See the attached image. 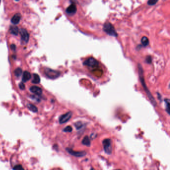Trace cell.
<instances>
[{"label":"cell","instance_id":"1","mask_svg":"<svg viewBox=\"0 0 170 170\" xmlns=\"http://www.w3.org/2000/svg\"><path fill=\"white\" fill-rule=\"evenodd\" d=\"M138 69H139V77H140V80L141 83L142 84V86L143 87L144 90H145V91L146 93L147 96H148L149 100H150L151 102L153 104V106H156V105L157 104V103L156 102L155 99L153 98V96L152 95L151 92H150V91L149 90V89L147 88L146 85V83H145V81H144V78L143 68H142V67L141 66V65L140 64H139Z\"/></svg>","mask_w":170,"mask_h":170},{"label":"cell","instance_id":"2","mask_svg":"<svg viewBox=\"0 0 170 170\" xmlns=\"http://www.w3.org/2000/svg\"><path fill=\"white\" fill-rule=\"evenodd\" d=\"M44 74L48 78L50 79H55L59 77L60 75V73L58 71L52 70L50 68H46L44 70Z\"/></svg>","mask_w":170,"mask_h":170},{"label":"cell","instance_id":"3","mask_svg":"<svg viewBox=\"0 0 170 170\" xmlns=\"http://www.w3.org/2000/svg\"><path fill=\"white\" fill-rule=\"evenodd\" d=\"M103 30L106 33L112 36H117V33L116 32L114 27L110 23H105Z\"/></svg>","mask_w":170,"mask_h":170},{"label":"cell","instance_id":"4","mask_svg":"<svg viewBox=\"0 0 170 170\" xmlns=\"http://www.w3.org/2000/svg\"><path fill=\"white\" fill-rule=\"evenodd\" d=\"M103 148L105 153L108 155H111L112 151V142L110 139H105L102 141Z\"/></svg>","mask_w":170,"mask_h":170},{"label":"cell","instance_id":"5","mask_svg":"<svg viewBox=\"0 0 170 170\" xmlns=\"http://www.w3.org/2000/svg\"><path fill=\"white\" fill-rule=\"evenodd\" d=\"M84 65L90 67H95L99 65V62L98 61L93 57H90L86 59L83 63Z\"/></svg>","mask_w":170,"mask_h":170},{"label":"cell","instance_id":"6","mask_svg":"<svg viewBox=\"0 0 170 170\" xmlns=\"http://www.w3.org/2000/svg\"><path fill=\"white\" fill-rule=\"evenodd\" d=\"M66 150L69 154H70L71 155L73 156L76 157H82L86 155V152L84 151H75L70 148H67L66 149Z\"/></svg>","mask_w":170,"mask_h":170},{"label":"cell","instance_id":"7","mask_svg":"<svg viewBox=\"0 0 170 170\" xmlns=\"http://www.w3.org/2000/svg\"><path fill=\"white\" fill-rule=\"evenodd\" d=\"M72 115V113L71 111H69L65 114L60 116L59 119V122L60 124L65 123L70 120V119L71 118Z\"/></svg>","mask_w":170,"mask_h":170},{"label":"cell","instance_id":"8","mask_svg":"<svg viewBox=\"0 0 170 170\" xmlns=\"http://www.w3.org/2000/svg\"><path fill=\"white\" fill-rule=\"evenodd\" d=\"M20 34L21 35L22 41L24 43H27L29 40V34L27 30L23 28H22L20 30Z\"/></svg>","mask_w":170,"mask_h":170},{"label":"cell","instance_id":"9","mask_svg":"<svg viewBox=\"0 0 170 170\" xmlns=\"http://www.w3.org/2000/svg\"><path fill=\"white\" fill-rule=\"evenodd\" d=\"M30 90L31 92L34 93V94H35L36 95L39 96L40 95H42V89L40 88H39V87L36 86H34L31 87L30 89Z\"/></svg>","mask_w":170,"mask_h":170},{"label":"cell","instance_id":"10","mask_svg":"<svg viewBox=\"0 0 170 170\" xmlns=\"http://www.w3.org/2000/svg\"><path fill=\"white\" fill-rule=\"evenodd\" d=\"M77 11V8L75 4H72L69 6L66 10V12L70 15H73L76 13Z\"/></svg>","mask_w":170,"mask_h":170},{"label":"cell","instance_id":"11","mask_svg":"<svg viewBox=\"0 0 170 170\" xmlns=\"http://www.w3.org/2000/svg\"><path fill=\"white\" fill-rule=\"evenodd\" d=\"M31 78V75L30 72L28 71H25L23 72V75L22 81L23 82H27L28 81L30 80Z\"/></svg>","mask_w":170,"mask_h":170},{"label":"cell","instance_id":"12","mask_svg":"<svg viewBox=\"0 0 170 170\" xmlns=\"http://www.w3.org/2000/svg\"><path fill=\"white\" fill-rule=\"evenodd\" d=\"M21 18V15L19 14H15L14 17L12 18L11 19V22L13 23L14 25H16V24H18L19 23L20 20Z\"/></svg>","mask_w":170,"mask_h":170},{"label":"cell","instance_id":"13","mask_svg":"<svg viewBox=\"0 0 170 170\" xmlns=\"http://www.w3.org/2000/svg\"><path fill=\"white\" fill-rule=\"evenodd\" d=\"M82 144L84 145L87 146L88 147H89L91 145V141L89 137L88 136H85L82 141Z\"/></svg>","mask_w":170,"mask_h":170},{"label":"cell","instance_id":"14","mask_svg":"<svg viewBox=\"0 0 170 170\" xmlns=\"http://www.w3.org/2000/svg\"><path fill=\"white\" fill-rule=\"evenodd\" d=\"M10 31L11 33H12V34L15 35H18L19 32V30L18 27L17 26H11L10 28Z\"/></svg>","mask_w":170,"mask_h":170},{"label":"cell","instance_id":"15","mask_svg":"<svg viewBox=\"0 0 170 170\" xmlns=\"http://www.w3.org/2000/svg\"><path fill=\"white\" fill-rule=\"evenodd\" d=\"M40 82V79L39 75L36 74H33V79L32 80V83L35 84H39Z\"/></svg>","mask_w":170,"mask_h":170},{"label":"cell","instance_id":"16","mask_svg":"<svg viewBox=\"0 0 170 170\" xmlns=\"http://www.w3.org/2000/svg\"><path fill=\"white\" fill-rule=\"evenodd\" d=\"M27 107L29 108L30 111H33L34 112H36L38 111V108L36 107H35L34 104L29 103L27 104Z\"/></svg>","mask_w":170,"mask_h":170},{"label":"cell","instance_id":"17","mask_svg":"<svg viewBox=\"0 0 170 170\" xmlns=\"http://www.w3.org/2000/svg\"><path fill=\"white\" fill-rule=\"evenodd\" d=\"M141 43L144 46H147L149 44V39L146 36H143L141 39Z\"/></svg>","mask_w":170,"mask_h":170},{"label":"cell","instance_id":"18","mask_svg":"<svg viewBox=\"0 0 170 170\" xmlns=\"http://www.w3.org/2000/svg\"><path fill=\"white\" fill-rule=\"evenodd\" d=\"M22 73H23L22 69L20 68H17L14 71V74H15V76L18 78L19 77L22 75Z\"/></svg>","mask_w":170,"mask_h":170},{"label":"cell","instance_id":"19","mask_svg":"<svg viewBox=\"0 0 170 170\" xmlns=\"http://www.w3.org/2000/svg\"><path fill=\"white\" fill-rule=\"evenodd\" d=\"M165 106L166 108V111L169 114V104H170V100L169 99H165Z\"/></svg>","mask_w":170,"mask_h":170},{"label":"cell","instance_id":"20","mask_svg":"<svg viewBox=\"0 0 170 170\" xmlns=\"http://www.w3.org/2000/svg\"><path fill=\"white\" fill-rule=\"evenodd\" d=\"M74 125H75L76 128L77 129V130H78V129H80L82 127L83 124L82 122H77L75 123Z\"/></svg>","mask_w":170,"mask_h":170},{"label":"cell","instance_id":"21","mask_svg":"<svg viewBox=\"0 0 170 170\" xmlns=\"http://www.w3.org/2000/svg\"><path fill=\"white\" fill-rule=\"evenodd\" d=\"M63 131L66 132H71L72 131V128L70 126H67L63 129Z\"/></svg>","mask_w":170,"mask_h":170},{"label":"cell","instance_id":"22","mask_svg":"<svg viewBox=\"0 0 170 170\" xmlns=\"http://www.w3.org/2000/svg\"><path fill=\"white\" fill-rule=\"evenodd\" d=\"M158 0H149L148 1V4L150 6H153L158 2Z\"/></svg>","mask_w":170,"mask_h":170},{"label":"cell","instance_id":"23","mask_svg":"<svg viewBox=\"0 0 170 170\" xmlns=\"http://www.w3.org/2000/svg\"><path fill=\"white\" fill-rule=\"evenodd\" d=\"M14 170H25L22 166L21 165H15V166L13 168Z\"/></svg>","mask_w":170,"mask_h":170},{"label":"cell","instance_id":"24","mask_svg":"<svg viewBox=\"0 0 170 170\" xmlns=\"http://www.w3.org/2000/svg\"><path fill=\"white\" fill-rule=\"evenodd\" d=\"M19 89L22 90H25V84H23V82L19 83Z\"/></svg>","mask_w":170,"mask_h":170},{"label":"cell","instance_id":"25","mask_svg":"<svg viewBox=\"0 0 170 170\" xmlns=\"http://www.w3.org/2000/svg\"><path fill=\"white\" fill-rule=\"evenodd\" d=\"M146 61L148 62L149 63H150L151 62V57H148L146 59Z\"/></svg>","mask_w":170,"mask_h":170},{"label":"cell","instance_id":"26","mask_svg":"<svg viewBox=\"0 0 170 170\" xmlns=\"http://www.w3.org/2000/svg\"><path fill=\"white\" fill-rule=\"evenodd\" d=\"M11 49L12 50H15V49H16V46H15V44H12L11 46Z\"/></svg>","mask_w":170,"mask_h":170},{"label":"cell","instance_id":"27","mask_svg":"<svg viewBox=\"0 0 170 170\" xmlns=\"http://www.w3.org/2000/svg\"><path fill=\"white\" fill-rule=\"evenodd\" d=\"M15 1H19V0H15Z\"/></svg>","mask_w":170,"mask_h":170},{"label":"cell","instance_id":"28","mask_svg":"<svg viewBox=\"0 0 170 170\" xmlns=\"http://www.w3.org/2000/svg\"></svg>","mask_w":170,"mask_h":170},{"label":"cell","instance_id":"29","mask_svg":"<svg viewBox=\"0 0 170 170\" xmlns=\"http://www.w3.org/2000/svg\"></svg>","mask_w":170,"mask_h":170}]
</instances>
